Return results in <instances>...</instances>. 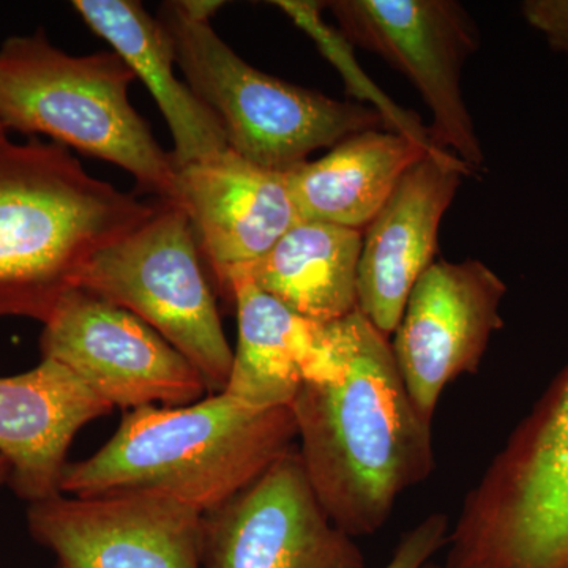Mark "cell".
<instances>
[{
    "mask_svg": "<svg viewBox=\"0 0 568 568\" xmlns=\"http://www.w3.org/2000/svg\"><path fill=\"white\" fill-rule=\"evenodd\" d=\"M327 328L342 376L298 392L297 452L332 521L347 536H373L396 500L432 476L433 424L414 405L388 336L358 310Z\"/></svg>",
    "mask_w": 568,
    "mask_h": 568,
    "instance_id": "obj_1",
    "label": "cell"
},
{
    "mask_svg": "<svg viewBox=\"0 0 568 568\" xmlns=\"http://www.w3.org/2000/svg\"><path fill=\"white\" fill-rule=\"evenodd\" d=\"M159 203L93 178L63 145L0 125V317L47 323L89 261Z\"/></svg>",
    "mask_w": 568,
    "mask_h": 568,
    "instance_id": "obj_2",
    "label": "cell"
},
{
    "mask_svg": "<svg viewBox=\"0 0 568 568\" xmlns=\"http://www.w3.org/2000/svg\"><path fill=\"white\" fill-rule=\"evenodd\" d=\"M295 446L291 407L256 409L224 392L189 406L138 407L95 454L69 463L61 493L155 491L205 515Z\"/></svg>",
    "mask_w": 568,
    "mask_h": 568,
    "instance_id": "obj_3",
    "label": "cell"
},
{
    "mask_svg": "<svg viewBox=\"0 0 568 568\" xmlns=\"http://www.w3.org/2000/svg\"><path fill=\"white\" fill-rule=\"evenodd\" d=\"M134 73L114 51L73 55L47 32L0 44V125L122 168L145 193L179 204V173L130 103Z\"/></svg>",
    "mask_w": 568,
    "mask_h": 568,
    "instance_id": "obj_4",
    "label": "cell"
},
{
    "mask_svg": "<svg viewBox=\"0 0 568 568\" xmlns=\"http://www.w3.org/2000/svg\"><path fill=\"white\" fill-rule=\"evenodd\" d=\"M443 568H568V362L463 500Z\"/></svg>",
    "mask_w": 568,
    "mask_h": 568,
    "instance_id": "obj_5",
    "label": "cell"
},
{
    "mask_svg": "<svg viewBox=\"0 0 568 568\" xmlns=\"http://www.w3.org/2000/svg\"><path fill=\"white\" fill-rule=\"evenodd\" d=\"M156 18L173 41L186 85L215 115L230 149L257 166L287 173L320 149L386 129L365 104L339 102L250 65L211 21L186 13L179 0L162 3Z\"/></svg>",
    "mask_w": 568,
    "mask_h": 568,
    "instance_id": "obj_6",
    "label": "cell"
},
{
    "mask_svg": "<svg viewBox=\"0 0 568 568\" xmlns=\"http://www.w3.org/2000/svg\"><path fill=\"white\" fill-rule=\"evenodd\" d=\"M78 287L133 313L223 392L234 351L224 335L216 301L201 265L189 213L160 201L148 222L89 261Z\"/></svg>",
    "mask_w": 568,
    "mask_h": 568,
    "instance_id": "obj_7",
    "label": "cell"
},
{
    "mask_svg": "<svg viewBox=\"0 0 568 568\" xmlns=\"http://www.w3.org/2000/svg\"><path fill=\"white\" fill-rule=\"evenodd\" d=\"M339 31L354 47L383 58L420 93L433 122V148L452 153L470 171L485 153L462 91L465 63L480 47L477 26L455 0H334Z\"/></svg>",
    "mask_w": 568,
    "mask_h": 568,
    "instance_id": "obj_8",
    "label": "cell"
},
{
    "mask_svg": "<svg viewBox=\"0 0 568 568\" xmlns=\"http://www.w3.org/2000/svg\"><path fill=\"white\" fill-rule=\"evenodd\" d=\"M40 351L114 409L189 406L211 392L196 366L151 325L81 287L55 305Z\"/></svg>",
    "mask_w": 568,
    "mask_h": 568,
    "instance_id": "obj_9",
    "label": "cell"
},
{
    "mask_svg": "<svg viewBox=\"0 0 568 568\" xmlns=\"http://www.w3.org/2000/svg\"><path fill=\"white\" fill-rule=\"evenodd\" d=\"M203 568H365L354 537L317 499L297 446L203 515Z\"/></svg>",
    "mask_w": 568,
    "mask_h": 568,
    "instance_id": "obj_10",
    "label": "cell"
},
{
    "mask_svg": "<svg viewBox=\"0 0 568 568\" xmlns=\"http://www.w3.org/2000/svg\"><path fill=\"white\" fill-rule=\"evenodd\" d=\"M507 286L477 260L435 261L417 280L390 336L396 366L420 416L432 422L448 384L476 375L504 327Z\"/></svg>",
    "mask_w": 568,
    "mask_h": 568,
    "instance_id": "obj_11",
    "label": "cell"
},
{
    "mask_svg": "<svg viewBox=\"0 0 568 568\" xmlns=\"http://www.w3.org/2000/svg\"><path fill=\"white\" fill-rule=\"evenodd\" d=\"M26 518L55 568H203V515L160 493L59 495Z\"/></svg>",
    "mask_w": 568,
    "mask_h": 568,
    "instance_id": "obj_12",
    "label": "cell"
},
{
    "mask_svg": "<svg viewBox=\"0 0 568 568\" xmlns=\"http://www.w3.org/2000/svg\"><path fill=\"white\" fill-rule=\"evenodd\" d=\"M466 175L473 171L452 153H426L364 231L357 310L388 338L414 284L436 261L440 223Z\"/></svg>",
    "mask_w": 568,
    "mask_h": 568,
    "instance_id": "obj_13",
    "label": "cell"
},
{
    "mask_svg": "<svg viewBox=\"0 0 568 568\" xmlns=\"http://www.w3.org/2000/svg\"><path fill=\"white\" fill-rule=\"evenodd\" d=\"M179 205L189 213L216 287L263 257L301 223L284 173L257 166L233 149L179 168Z\"/></svg>",
    "mask_w": 568,
    "mask_h": 568,
    "instance_id": "obj_14",
    "label": "cell"
},
{
    "mask_svg": "<svg viewBox=\"0 0 568 568\" xmlns=\"http://www.w3.org/2000/svg\"><path fill=\"white\" fill-rule=\"evenodd\" d=\"M112 410L51 358L0 377V457L10 466L11 491L29 506L62 495L71 443L85 425Z\"/></svg>",
    "mask_w": 568,
    "mask_h": 568,
    "instance_id": "obj_15",
    "label": "cell"
},
{
    "mask_svg": "<svg viewBox=\"0 0 568 568\" xmlns=\"http://www.w3.org/2000/svg\"><path fill=\"white\" fill-rule=\"evenodd\" d=\"M239 339L224 394L256 409L291 407L305 384L335 383L342 364L327 323L294 313L245 278L231 280Z\"/></svg>",
    "mask_w": 568,
    "mask_h": 568,
    "instance_id": "obj_16",
    "label": "cell"
},
{
    "mask_svg": "<svg viewBox=\"0 0 568 568\" xmlns=\"http://www.w3.org/2000/svg\"><path fill=\"white\" fill-rule=\"evenodd\" d=\"M73 9L148 85L170 126L178 170L230 148L215 115L175 77L173 41L159 18L136 0H74Z\"/></svg>",
    "mask_w": 568,
    "mask_h": 568,
    "instance_id": "obj_17",
    "label": "cell"
},
{
    "mask_svg": "<svg viewBox=\"0 0 568 568\" xmlns=\"http://www.w3.org/2000/svg\"><path fill=\"white\" fill-rule=\"evenodd\" d=\"M426 153L432 152L403 134L365 130L339 141L323 159L298 164L284 178L302 222L364 233L406 171Z\"/></svg>",
    "mask_w": 568,
    "mask_h": 568,
    "instance_id": "obj_18",
    "label": "cell"
},
{
    "mask_svg": "<svg viewBox=\"0 0 568 568\" xmlns=\"http://www.w3.org/2000/svg\"><path fill=\"white\" fill-rule=\"evenodd\" d=\"M362 231L336 224L301 222L260 260L227 275L245 278L297 315L334 323L357 310Z\"/></svg>",
    "mask_w": 568,
    "mask_h": 568,
    "instance_id": "obj_19",
    "label": "cell"
},
{
    "mask_svg": "<svg viewBox=\"0 0 568 568\" xmlns=\"http://www.w3.org/2000/svg\"><path fill=\"white\" fill-rule=\"evenodd\" d=\"M272 3L284 11L297 28L315 41L324 58L342 74L351 95L357 100V103L375 110L383 118L387 130L409 138L428 152H444L433 148L428 126L422 123L418 115L399 108L377 88L375 82L369 80L368 74L362 71V67L355 61L354 44L343 36L339 29L332 28L323 18V10L327 9V2L276 0Z\"/></svg>",
    "mask_w": 568,
    "mask_h": 568,
    "instance_id": "obj_20",
    "label": "cell"
},
{
    "mask_svg": "<svg viewBox=\"0 0 568 568\" xmlns=\"http://www.w3.org/2000/svg\"><path fill=\"white\" fill-rule=\"evenodd\" d=\"M450 521L446 514H432L399 538L383 568H424L447 547Z\"/></svg>",
    "mask_w": 568,
    "mask_h": 568,
    "instance_id": "obj_21",
    "label": "cell"
},
{
    "mask_svg": "<svg viewBox=\"0 0 568 568\" xmlns=\"http://www.w3.org/2000/svg\"><path fill=\"white\" fill-rule=\"evenodd\" d=\"M521 13L552 50L568 55V0H526Z\"/></svg>",
    "mask_w": 568,
    "mask_h": 568,
    "instance_id": "obj_22",
    "label": "cell"
},
{
    "mask_svg": "<svg viewBox=\"0 0 568 568\" xmlns=\"http://www.w3.org/2000/svg\"><path fill=\"white\" fill-rule=\"evenodd\" d=\"M10 466L6 458L0 457V487L9 484Z\"/></svg>",
    "mask_w": 568,
    "mask_h": 568,
    "instance_id": "obj_23",
    "label": "cell"
},
{
    "mask_svg": "<svg viewBox=\"0 0 568 568\" xmlns=\"http://www.w3.org/2000/svg\"><path fill=\"white\" fill-rule=\"evenodd\" d=\"M424 568H443V567L437 566V564L433 562V560H432V562L426 564V566Z\"/></svg>",
    "mask_w": 568,
    "mask_h": 568,
    "instance_id": "obj_24",
    "label": "cell"
}]
</instances>
